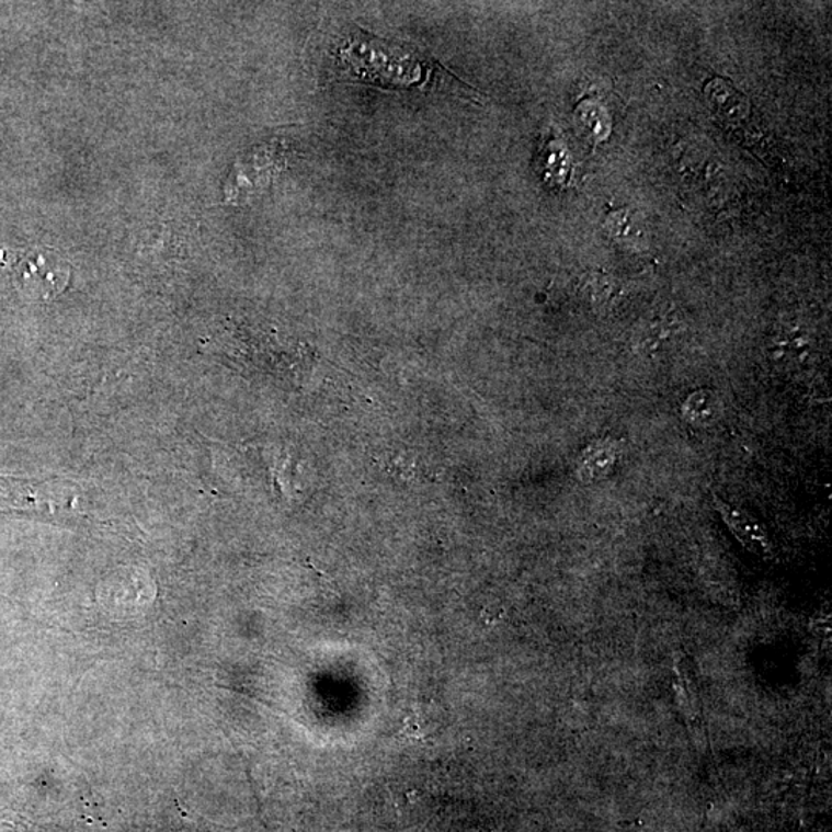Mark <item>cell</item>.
Listing matches in <instances>:
<instances>
[{"label": "cell", "mask_w": 832, "mask_h": 832, "mask_svg": "<svg viewBox=\"0 0 832 832\" xmlns=\"http://www.w3.org/2000/svg\"><path fill=\"white\" fill-rule=\"evenodd\" d=\"M78 501L70 489L60 488L56 482L34 485L0 478V504L5 508H44L47 511H56L59 506L71 508Z\"/></svg>", "instance_id": "obj_3"}, {"label": "cell", "mask_w": 832, "mask_h": 832, "mask_svg": "<svg viewBox=\"0 0 832 832\" xmlns=\"http://www.w3.org/2000/svg\"><path fill=\"white\" fill-rule=\"evenodd\" d=\"M709 109L718 121L727 125L742 124L751 113L750 102L725 79H713L705 87Z\"/></svg>", "instance_id": "obj_5"}, {"label": "cell", "mask_w": 832, "mask_h": 832, "mask_svg": "<svg viewBox=\"0 0 832 832\" xmlns=\"http://www.w3.org/2000/svg\"><path fill=\"white\" fill-rule=\"evenodd\" d=\"M9 264L19 290L32 298L52 301L70 283V264L58 250L49 247L9 252Z\"/></svg>", "instance_id": "obj_2"}, {"label": "cell", "mask_w": 832, "mask_h": 832, "mask_svg": "<svg viewBox=\"0 0 832 832\" xmlns=\"http://www.w3.org/2000/svg\"><path fill=\"white\" fill-rule=\"evenodd\" d=\"M618 451L613 443H596L591 449L586 451L581 458L579 475L581 480L596 481L602 480L613 470L617 461Z\"/></svg>", "instance_id": "obj_6"}, {"label": "cell", "mask_w": 832, "mask_h": 832, "mask_svg": "<svg viewBox=\"0 0 832 832\" xmlns=\"http://www.w3.org/2000/svg\"><path fill=\"white\" fill-rule=\"evenodd\" d=\"M714 506H716L723 522L728 524L732 534L748 550L762 558L773 557L774 549L770 535H767L763 524L759 523L754 516L740 511L717 495H714Z\"/></svg>", "instance_id": "obj_4"}, {"label": "cell", "mask_w": 832, "mask_h": 832, "mask_svg": "<svg viewBox=\"0 0 832 832\" xmlns=\"http://www.w3.org/2000/svg\"><path fill=\"white\" fill-rule=\"evenodd\" d=\"M341 62L356 79L376 86L409 87L425 78L428 64L392 42L366 33L353 34L340 49Z\"/></svg>", "instance_id": "obj_1"}, {"label": "cell", "mask_w": 832, "mask_h": 832, "mask_svg": "<svg viewBox=\"0 0 832 832\" xmlns=\"http://www.w3.org/2000/svg\"><path fill=\"white\" fill-rule=\"evenodd\" d=\"M716 412V404L708 392H695L687 398L683 406V417L691 423H708Z\"/></svg>", "instance_id": "obj_7"}]
</instances>
